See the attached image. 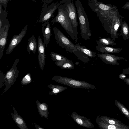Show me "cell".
<instances>
[{
  "label": "cell",
  "instance_id": "cell-1",
  "mask_svg": "<svg viewBox=\"0 0 129 129\" xmlns=\"http://www.w3.org/2000/svg\"><path fill=\"white\" fill-rule=\"evenodd\" d=\"M101 22L105 30L109 34L111 38L114 41L120 36L118 33L119 29L120 27L121 21L124 17H110L111 14L106 15L101 14L98 12L95 13Z\"/></svg>",
  "mask_w": 129,
  "mask_h": 129
},
{
  "label": "cell",
  "instance_id": "cell-2",
  "mask_svg": "<svg viewBox=\"0 0 129 129\" xmlns=\"http://www.w3.org/2000/svg\"><path fill=\"white\" fill-rule=\"evenodd\" d=\"M77 11L79 28L82 38L87 40L91 36L88 17L86 12L79 0L75 2Z\"/></svg>",
  "mask_w": 129,
  "mask_h": 129
},
{
  "label": "cell",
  "instance_id": "cell-3",
  "mask_svg": "<svg viewBox=\"0 0 129 129\" xmlns=\"http://www.w3.org/2000/svg\"><path fill=\"white\" fill-rule=\"evenodd\" d=\"M57 15L51 21V23H60L71 38L75 40L71 23L65 6L63 4L60 5L57 8Z\"/></svg>",
  "mask_w": 129,
  "mask_h": 129
},
{
  "label": "cell",
  "instance_id": "cell-4",
  "mask_svg": "<svg viewBox=\"0 0 129 129\" xmlns=\"http://www.w3.org/2000/svg\"><path fill=\"white\" fill-rule=\"evenodd\" d=\"M53 33L56 42L57 44L66 50L71 53H73L77 49L75 44L58 28L54 27L53 28Z\"/></svg>",
  "mask_w": 129,
  "mask_h": 129
},
{
  "label": "cell",
  "instance_id": "cell-5",
  "mask_svg": "<svg viewBox=\"0 0 129 129\" xmlns=\"http://www.w3.org/2000/svg\"><path fill=\"white\" fill-rule=\"evenodd\" d=\"M65 6L71 21L73 32L75 38V41L77 42L78 37V22L76 9L73 0H68L63 3Z\"/></svg>",
  "mask_w": 129,
  "mask_h": 129
},
{
  "label": "cell",
  "instance_id": "cell-6",
  "mask_svg": "<svg viewBox=\"0 0 129 129\" xmlns=\"http://www.w3.org/2000/svg\"><path fill=\"white\" fill-rule=\"evenodd\" d=\"M19 61V59H16L13 63L12 67L5 74V85L6 87L3 90V93L13 85L18 76L19 71L17 69V65Z\"/></svg>",
  "mask_w": 129,
  "mask_h": 129
},
{
  "label": "cell",
  "instance_id": "cell-7",
  "mask_svg": "<svg viewBox=\"0 0 129 129\" xmlns=\"http://www.w3.org/2000/svg\"><path fill=\"white\" fill-rule=\"evenodd\" d=\"M88 4L94 13L98 12L100 13L109 15L112 13L113 9L112 5L105 4L97 0H87Z\"/></svg>",
  "mask_w": 129,
  "mask_h": 129
},
{
  "label": "cell",
  "instance_id": "cell-8",
  "mask_svg": "<svg viewBox=\"0 0 129 129\" xmlns=\"http://www.w3.org/2000/svg\"><path fill=\"white\" fill-rule=\"evenodd\" d=\"M68 0H62L59 2L53 3L43 9L39 20V22L42 23L53 16L55 11L61 4Z\"/></svg>",
  "mask_w": 129,
  "mask_h": 129
},
{
  "label": "cell",
  "instance_id": "cell-9",
  "mask_svg": "<svg viewBox=\"0 0 129 129\" xmlns=\"http://www.w3.org/2000/svg\"><path fill=\"white\" fill-rule=\"evenodd\" d=\"M10 25L7 19L0 29V59L3 55L4 50L7 42V37Z\"/></svg>",
  "mask_w": 129,
  "mask_h": 129
},
{
  "label": "cell",
  "instance_id": "cell-10",
  "mask_svg": "<svg viewBox=\"0 0 129 129\" xmlns=\"http://www.w3.org/2000/svg\"><path fill=\"white\" fill-rule=\"evenodd\" d=\"M28 25V24L26 25L19 35H15L12 38L9 46L6 50V54H10L20 42L26 33Z\"/></svg>",
  "mask_w": 129,
  "mask_h": 129
},
{
  "label": "cell",
  "instance_id": "cell-11",
  "mask_svg": "<svg viewBox=\"0 0 129 129\" xmlns=\"http://www.w3.org/2000/svg\"><path fill=\"white\" fill-rule=\"evenodd\" d=\"M38 62L40 69L43 71L45 66L46 58L45 44L43 43L40 35L38 36Z\"/></svg>",
  "mask_w": 129,
  "mask_h": 129
},
{
  "label": "cell",
  "instance_id": "cell-12",
  "mask_svg": "<svg viewBox=\"0 0 129 129\" xmlns=\"http://www.w3.org/2000/svg\"><path fill=\"white\" fill-rule=\"evenodd\" d=\"M97 55L103 62L108 64L118 65L120 63L117 62V60L125 59L123 57L109 53L99 54Z\"/></svg>",
  "mask_w": 129,
  "mask_h": 129
},
{
  "label": "cell",
  "instance_id": "cell-13",
  "mask_svg": "<svg viewBox=\"0 0 129 129\" xmlns=\"http://www.w3.org/2000/svg\"><path fill=\"white\" fill-rule=\"evenodd\" d=\"M42 31L43 36V44L47 46L52 36L51 27L49 20L45 21L42 26Z\"/></svg>",
  "mask_w": 129,
  "mask_h": 129
},
{
  "label": "cell",
  "instance_id": "cell-14",
  "mask_svg": "<svg viewBox=\"0 0 129 129\" xmlns=\"http://www.w3.org/2000/svg\"><path fill=\"white\" fill-rule=\"evenodd\" d=\"M97 44V45L95 47L96 50L102 53H117L121 52L122 49V48H115Z\"/></svg>",
  "mask_w": 129,
  "mask_h": 129
},
{
  "label": "cell",
  "instance_id": "cell-15",
  "mask_svg": "<svg viewBox=\"0 0 129 129\" xmlns=\"http://www.w3.org/2000/svg\"><path fill=\"white\" fill-rule=\"evenodd\" d=\"M14 113H11L13 119L20 129H28L26 123L23 118L17 113V112L14 107L12 106Z\"/></svg>",
  "mask_w": 129,
  "mask_h": 129
},
{
  "label": "cell",
  "instance_id": "cell-16",
  "mask_svg": "<svg viewBox=\"0 0 129 129\" xmlns=\"http://www.w3.org/2000/svg\"><path fill=\"white\" fill-rule=\"evenodd\" d=\"M37 109L41 117H44L47 119L48 116V106L45 103H41L38 100L36 101Z\"/></svg>",
  "mask_w": 129,
  "mask_h": 129
},
{
  "label": "cell",
  "instance_id": "cell-17",
  "mask_svg": "<svg viewBox=\"0 0 129 129\" xmlns=\"http://www.w3.org/2000/svg\"><path fill=\"white\" fill-rule=\"evenodd\" d=\"M37 43L36 39L34 35H32L29 39L28 43L27 51L29 54L31 51L35 54L37 48Z\"/></svg>",
  "mask_w": 129,
  "mask_h": 129
},
{
  "label": "cell",
  "instance_id": "cell-18",
  "mask_svg": "<svg viewBox=\"0 0 129 129\" xmlns=\"http://www.w3.org/2000/svg\"><path fill=\"white\" fill-rule=\"evenodd\" d=\"M121 29L120 30V35L123 39L125 40L129 38V27L127 23L125 21H121Z\"/></svg>",
  "mask_w": 129,
  "mask_h": 129
},
{
  "label": "cell",
  "instance_id": "cell-19",
  "mask_svg": "<svg viewBox=\"0 0 129 129\" xmlns=\"http://www.w3.org/2000/svg\"><path fill=\"white\" fill-rule=\"evenodd\" d=\"M77 49L89 57L94 58L96 56V53L93 52L80 44H75Z\"/></svg>",
  "mask_w": 129,
  "mask_h": 129
},
{
  "label": "cell",
  "instance_id": "cell-20",
  "mask_svg": "<svg viewBox=\"0 0 129 129\" xmlns=\"http://www.w3.org/2000/svg\"><path fill=\"white\" fill-rule=\"evenodd\" d=\"M54 63L61 68L66 69H72L74 68V65L72 61L68 59L66 61H55Z\"/></svg>",
  "mask_w": 129,
  "mask_h": 129
},
{
  "label": "cell",
  "instance_id": "cell-21",
  "mask_svg": "<svg viewBox=\"0 0 129 129\" xmlns=\"http://www.w3.org/2000/svg\"><path fill=\"white\" fill-rule=\"evenodd\" d=\"M104 119L105 122L107 123L123 128L124 129H129V126L114 118L106 117H105Z\"/></svg>",
  "mask_w": 129,
  "mask_h": 129
},
{
  "label": "cell",
  "instance_id": "cell-22",
  "mask_svg": "<svg viewBox=\"0 0 129 129\" xmlns=\"http://www.w3.org/2000/svg\"><path fill=\"white\" fill-rule=\"evenodd\" d=\"M99 38L100 39L96 41L97 44H100L103 45L107 46H114L116 44L115 41L110 37Z\"/></svg>",
  "mask_w": 129,
  "mask_h": 129
},
{
  "label": "cell",
  "instance_id": "cell-23",
  "mask_svg": "<svg viewBox=\"0 0 129 129\" xmlns=\"http://www.w3.org/2000/svg\"><path fill=\"white\" fill-rule=\"evenodd\" d=\"M114 102L122 113L129 120V110L119 101L115 100Z\"/></svg>",
  "mask_w": 129,
  "mask_h": 129
},
{
  "label": "cell",
  "instance_id": "cell-24",
  "mask_svg": "<svg viewBox=\"0 0 129 129\" xmlns=\"http://www.w3.org/2000/svg\"><path fill=\"white\" fill-rule=\"evenodd\" d=\"M73 53L79 60L84 63L87 62L90 60L88 56L77 49Z\"/></svg>",
  "mask_w": 129,
  "mask_h": 129
},
{
  "label": "cell",
  "instance_id": "cell-25",
  "mask_svg": "<svg viewBox=\"0 0 129 129\" xmlns=\"http://www.w3.org/2000/svg\"><path fill=\"white\" fill-rule=\"evenodd\" d=\"M50 56L51 59L53 61H65L68 59L66 57L52 52H51Z\"/></svg>",
  "mask_w": 129,
  "mask_h": 129
},
{
  "label": "cell",
  "instance_id": "cell-26",
  "mask_svg": "<svg viewBox=\"0 0 129 129\" xmlns=\"http://www.w3.org/2000/svg\"><path fill=\"white\" fill-rule=\"evenodd\" d=\"M3 5L0 4V29L1 28L3 24L6 20L7 14L6 10L2 9Z\"/></svg>",
  "mask_w": 129,
  "mask_h": 129
},
{
  "label": "cell",
  "instance_id": "cell-27",
  "mask_svg": "<svg viewBox=\"0 0 129 129\" xmlns=\"http://www.w3.org/2000/svg\"><path fill=\"white\" fill-rule=\"evenodd\" d=\"M32 81L30 74L27 73L23 78L21 81V83L23 85H26L30 83Z\"/></svg>",
  "mask_w": 129,
  "mask_h": 129
},
{
  "label": "cell",
  "instance_id": "cell-28",
  "mask_svg": "<svg viewBox=\"0 0 129 129\" xmlns=\"http://www.w3.org/2000/svg\"><path fill=\"white\" fill-rule=\"evenodd\" d=\"M103 127L108 129H124L123 128L116 125L110 124L105 122L103 123Z\"/></svg>",
  "mask_w": 129,
  "mask_h": 129
},
{
  "label": "cell",
  "instance_id": "cell-29",
  "mask_svg": "<svg viewBox=\"0 0 129 129\" xmlns=\"http://www.w3.org/2000/svg\"><path fill=\"white\" fill-rule=\"evenodd\" d=\"M0 88H2L5 85V74L0 70Z\"/></svg>",
  "mask_w": 129,
  "mask_h": 129
},
{
  "label": "cell",
  "instance_id": "cell-30",
  "mask_svg": "<svg viewBox=\"0 0 129 129\" xmlns=\"http://www.w3.org/2000/svg\"><path fill=\"white\" fill-rule=\"evenodd\" d=\"M69 83L70 84H73L74 85L79 86L81 85V83L77 81L74 80H71L70 81Z\"/></svg>",
  "mask_w": 129,
  "mask_h": 129
},
{
  "label": "cell",
  "instance_id": "cell-31",
  "mask_svg": "<svg viewBox=\"0 0 129 129\" xmlns=\"http://www.w3.org/2000/svg\"><path fill=\"white\" fill-rule=\"evenodd\" d=\"M8 1V0H0V4L3 5L6 9Z\"/></svg>",
  "mask_w": 129,
  "mask_h": 129
},
{
  "label": "cell",
  "instance_id": "cell-32",
  "mask_svg": "<svg viewBox=\"0 0 129 129\" xmlns=\"http://www.w3.org/2000/svg\"><path fill=\"white\" fill-rule=\"evenodd\" d=\"M122 74L129 75V67L123 69L122 71Z\"/></svg>",
  "mask_w": 129,
  "mask_h": 129
},
{
  "label": "cell",
  "instance_id": "cell-33",
  "mask_svg": "<svg viewBox=\"0 0 129 129\" xmlns=\"http://www.w3.org/2000/svg\"><path fill=\"white\" fill-rule=\"evenodd\" d=\"M122 8L124 9L129 10V1L126 2L123 6L122 7Z\"/></svg>",
  "mask_w": 129,
  "mask_h": 129
},
{
  "label": "cell",
  "instance_id": "cell-34",
  "mask_svg": "<svg viewBox=\"0 0 129 129\" xmlns=\"http://www.w3.org/2000/svg\"><path fill=\"white\" fill-rule=\"evenodd\" d=\"M126 76L124 74H120L119 75V78L123 80L125 78Z\"/></svg>",
  "mask_w": 129,
  "mask_h": 129
},
{
  "label": "cell",
  "instance_id": "cell-35",
  "mask_svg": "<svg viewBox=\"0 0 129 129\" xmlns=\"http://www.w3.org/2000/svg\"><path fill=\"white\" fill-rule=\"evenodd\" d=\"M123 80L127 85H129V78H125Z\"/></svg>",
  "mask_w": 129,
  "mask_h": 129
},
{
  "label": "cell",
  "instance_id": "cell-36",
  "mask_svg": "<svg viewBox=\"0 0 129 129\" xmlns=\"http://www.w3.org/2000/svg\"><path fill=\"white\" fill-rule=\"evenodd\" d=\"M77 122L80 125H82L83 124V121L80 118H77L76 120Z\"/></svg>",
  "mask_w": 129,
  "mask_h": 129
},
{
  "label": "cell",
  "instance_id": "cell-37",
  "mask_svg": "<svg viewBox=\"0 0 129 129\" xmlns=\"http://www.w3.org/2000/svg\"><path fill=\"white\" fill-rule=\"evenodd\" d=\"M36 129H44V128L40 127L38 125L36 124L35 123H34Z\"/></svg>",
  "mask_w": 129,
  "mask_h": 129
},
{
  "label": "cell",
  "instance_id": "cell-38",
  "mask_svg": "<svg viewBox=\"0 0 129 129\" xmlns=\"http://www.w3.org/2000/svg\"><path fill=\"white\" fill-rule=\"evenodd\" d=\"M11 0H8V1H11Z\"/></svg>",
  "mask_w": 129,
  "mask_h": 129
}]
</instances>
